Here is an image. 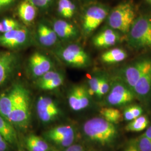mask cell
I'll return each mask as SVG.
<instances>
[{"label":"cell","mask_w":151,"mask_h":151,"mask_svg":"<svg viewBox=\"0 0 151 151\" xmlns=\"http://www.w3.org/2000/svg\"><path fill=\"white\" fill-rule=\"evenodd\" d=\"M82 130L87 140L103 147L113 146L119 137V131L116 125L103 117L88 119L83 124Z\"/></svg>","instance_id":"obj_1"},{"label":"cell","mask_w":151,"mask_h":151,"mask_svg":"<svg viewBox=\"0 0 151 151\" xmlns=\"http://www.w3.org/2000/svg\"><path fill=\"white\" fill-rule=\"evenodd\" d=\"M15 96L13 107L8 120L15 128L27 129L31 121V100L30 92L22 83L14 85Z\"/></svg>","instance_id":"obj_2"},{"label":"cell","mask_w":151,"mask_h":151,"mask_svg":"<svg viewBox=\"0 0 151 151\" xmlns=\"http://www.w3.org/2000/svg\"><path fill=\"white\" fill-rule=\"evenodd\" d=\"M127 43L135 50L151 49V19L146 15L135 18L128 32Z\"/></svg>","instance_id":"obj_3"},{"label":"cell","mask_w":151,"mask_h":151,"mask_svg":"<svg viewBox=\"0 0 151 151\" xmlns=\"http://www.w3.org/2000/svg\"><path fill=\"white\" fill-rule=\"evenodd\" d=\"M134 7L130 2H124L115 6L109 13V27L115 30L127 34L135 19Z\"/></svg>","instance_id":"obj_4"},{"label":"cell","mask_w":151,"mask_h":151,"mask_svg":"<svg viewBox=\"0 0 151 151\" xmlns=\"http://www.w3.org/2000/svg\"><path fill=\"white\" fill-rule=\"evenodd\" d=\"M135 98L133 91L118 76L111 82L110 88L106 95L105 103L107 106L122 107L128 105Z\"/></svg>","instance_id":"obj_5"},{"label":"cell","mask_w":151,"mask_h":151,"mask_svg":"<svg viewBox=\"0 0 151 151\" xmlns=\"http://www.w3.org/2000/svg\"><path fill=\"white\" fill-rule=\"evenodd\" d=\"M109 13L108 7L100 4L88 6L86 8L82 18V27L83 34L89 35L102 24Z\"/></svg>","instance_id":"obj_6"},{"label":"cell","mask_w":151,"mask_h":151,"mask_svg":"<svg viewBox=\"0 0 151 151\" xmlns=\"http://www.w3.org/2000/svg\"><path fill=\"white\" fill-rule=\"evenodd\" d=\"M56 53L67 65L76 68H85L91 63V59L85 50L76 44H71L59 49Z\"/></svg>","instance_id":"obj_7"},{"label":"cell","mask_w":151,"mask_h":151,"mask_svg":"<svg viewBox=\"0 0 151 151\" xmlns=\"http://www.w3.org/2000/svg\"><path fill=\"white\" fill-rule=\"evenodd\" d=\"M43 135L47 142L63 150L75 143L76 131L72 125H60L47 130Z\"/></svg>","instance_id":"obj_8"},{"label":"cell","mask_w":151,"mask_h":151,"mask_svg":"<svg viewBox=\"0 0 151 151\" xmlns=\"http://www.w3.org/2000/svg\"><path fill=\"white\" fill-rule=\"evenodd\" d=\"M133 91L135 97L146 107L151 103V58L145 57V64L140 77Z\"/></svg>","instance_id":"obj_9"},{"label":"cell","mask_w":151,"mask_h":151,"mask_svg":"<svg viewBox=\"0 0 151 151\" xmlns=\"http://www.w3.org/2000/svg\"><path fill=\"white\" fill-rule=\"evenodd\" d=\"M36 111L40 121L48 124L58 119L61 114V110L58 104L52 98L41 96L36 103Z\"/></svg>","instance_id":"obj_10"},{"label":"cell","mask_w":151,"mask_h":151,"mask_svg":"<svg viewBox=\"0 0 151 151\" xmlns=\"http://www.w3.org/2000/svg\"><path fill=\"white\" fill-rule=\"evenodd\" d=\"M30 34L24 27L0 34V45L7 48H19L25 46L29 42Z\"/></svg>","instance_id":"obj_11"},{"label":"cell","mask_w":151,"mask_h":151,"mask_svg":"<svg viewBox=\"0 0 151 151\" xmlns=\"http://www.w3.org/2000/svg\"><path fill=\"white\" fill-rule=\"evenodd\" d=\"M90 96L88 88L85 86L75 85L68 93L67 100L69 106L73 111H82L90 105Z\"/></svg>","instance_id":"obj_12"},{"label":"cell","mask_w":151,"mask_h":151,"mask_svg":"<svg viewBox=\"0 0 151 151\" xmlns=\"http://www.w3.org/2000/svg\"><path fill=\"white\" fill-rule=\"evenodd\" d=\"M28 70L30 75L37 79L53 67L52 60L45 54L36 52L30 57L28 60Z\"/></svg>","instance_id":"obj_13"},{"label":"cell","mask_w":151,"mask_h":151,"mask_svg":"<svg viewBox=\"0 0 151 151\" xmlns=\"http://www.w3.org/2000/svg\"><path fill=\"white\" fill-rule=\"evenodd\" d=\"M19 65V58L11 52H0V87L14 75Z\"/></svg>","instance_id":"obj_14"},{"label":"cell","mask_w":151,"mask_h":151,"mask_svg":"<svg viewBox=\"0 0 151 151\" xmlns=\"http://www.w3.org/2000/svg\"><path fill=\"white\" fill-rule=\"evenodd\" d=\"M145 60V57L135 60L124 67L120 71L119 77L132 91L141 75Z\"/></svg>","instance_id":"obj_15"},{"label":"cell","mask_w":151,"mask_h":151,"mask_svg":"<svg viewBox=\"0 0 151 151\" xmlns=\"http://www.w3.org/2000/svg\"><path fill=\"white\" fill-rule=\"evenodd\" d=\"M52 24V28L59 39L62 40L72 41L79 35L78 29L76 26L65 19H56Z\"/></svg>","instance_id":"obj_16"},{"label":"cell","mask_w":151,"mask_h":151,"mask_svg":"<svg viewBox=\"0 0 151 151\" xmlns=\"http://www.w3.org/2000/svg\"><path fill=\"white\" fill-rule=\"evenodd\" d=\"M36 38L39 44L46 48L54 46L59 40V38L52 27L44 22H40L37 25Z\"/></svg>","instance_id":"obj_17"},{"label":"cell","mask_w":151,"mask_h":151,"mask_svg":"<svg viewBox=\"0 0 151 151\" xmlns=\"http://www.w3.org/2000/svg\"><path fill=\"white\" fill-rule=\"evenodd\" d=\"M120 39L119 32L107 27L96 34L92 39L93 44L98 48H107L118 43Z\"/></svg>","instance_id":"obj_18"},{"label":"cell","mask_w":151,"mask_h":151,"mask_svg":"<svg viewBox=\"0 0 151 151\" xmlns=\"http://www.w3.org/2000/svg\"><path fill=\"white\" fill-rule=\"evenodd\" d=\"M38 8L30 0H22L17 7V14L22 22L29 24L37 17Z\"/></svg>","instance_id":"obj_19"},{"label":"cell","mask_w":151,"mask_h":151,"mask_svg":"<svg viewBox=\"0 0 151 151\" xmlns=\"http://www.w3.org/2000/svg\"><path fill=\"white\" fill-rule=\"evenodd\" d=\"M0 134L10 145H15L17 142V136L14 126L0 114Z\"/></svg>","instance_id":"obj_20"},{"label":"cell","mask_w":151,"mask_h":151,"mask_svg":"<svg viewBox=\"0 0 151 151\" xmlns=\"http://www.w3.org/2000/svg\"><path fill=\"white\" fill-rule=\"evenodd\" d=\"M25 146L27 151H52L47 140L35 134L26 137Z\"/></svg>","instance_id":"obj_21"},{"label":"cell","mask_w":151,"mask_h":151,"mask_svg":"<svg viewBox=\"0 0 151 151\" xmlns=\"http://www.w3.org/2000/svg\"><path fill=\"white\" fill-rule=\"evenodd\" d=\"M15 96L14 86L0 95V114L8 120L13 107Z\"/></svg>","instance_id":"obj_22"},{"label":"cell","mask_w":151,"mask_h":151,"mask_svg":"<svg viewBox=\"0 0 151 151\" xmlns=\"http://www.w3.org/2000/svg\"><path fill=\"white\" fill-rule=\"evenodd\" d=\"M57 11L61 18L70 19L75 15L77 7L72 0H58Z\"/></svg>","instance_id":"obj_23"},{"label":"cell","mask_w":151,"mask_h":151,"mask_svg":"<svg viewBox=\"0 0 151 151\" xmlns=\"http://www.w3.org/2000/svg\"><path fill=\"white\" fill-rule=\"evenodd\" d=\"M127 57V52L123 49L114 48L104 53L101 56V60L106 63H115L123 61Z\"/></svg>","instance_id":"obj_24"},{"label":"cell","mask_w":151,"mask_h":151,"mask_svg":"<svg viewBox=\"0 0 151 151\" xmlns=\"http://www.w3.org/2000/svg\"><path fill=\"white\" fill-rule=\"evenodd\" d=\"M100 113L104 119L114 124L119 123L123 120V115L116 108L106 106L100 110Z\"/></svg>","instance_id":"obj_25"},{"label":"cell","mask_w":151,"mask_h":151,"mask_svg":"<svg viewBox=\"0 0 151 151\" xmlns=\"http://www.w3.org/2000/svg\"><path fill=\"white\" fill-rule=\"evenodd\" d=\"M149 124L150 121L148 116L145 115H142L129 122L125 126V129L128 132H139L147 129Z\"/></svg>","instance_id":"obj_26"},{"label":"cell","mask_w":151,"mask_h":151,"mask_svg":"<svg viewBox=\"0 0 151 151\" xmlns=\"http://www.w3.org/2000/svg\"><path fill=\"white\" fill-rule=\"evenodd\" d=\"M143 109L138 105H129L124 108L123 112V119L127 122H130L142 115Z\"/></svg>","instance_id":"obj_27"},{"label":"cell","mask_w":151,"mask_h":151,"mask_svg":"<svg viewBox=\"0 0 151 151\" xmlns=\"http://www.w3.org/2000/svg\"><path fill=\"white\" fill-rule=\"evenodd\" d=\"M22 27L15 19L6 17L0 20V34Z\"/></svg>","instance_id":"obj_28"},{"label":"cell","mask_w":151,"mask_h":151,"mask_svg":"<svg viewBox=\"0 0 151 151\" xmlns=\"http://www.w3.org/2000/svg\"><path fill=\"white\" fill-rule=\"evenodd\" d=\"M129 143L135 146L140 151H151V140L143 135L130 140Z\"/></svg>","instance_id":"obj_29"},{"label":"cell","mask_w":151,"mask_h":151,"mask_svg":"<svg viewBox=\"0 0 151 151\" xmlns=\"http://www.w3.org/2000/svg\"><path fill=\"white\" fill-rule=\"evenodd\" d=\"M64 80H65L64 76L62 74H61L60 75L52 79L50 81H47L45 83L39 85L37 87L39 88L42 90H45V91L53 90L60 86L63 83Z\"/></svg>","instance_id":"obj_30"},{"label":"cell","mask_w":151,"mask_h":151,"mask_svg":"<svg viewBox=\"0 0 151 151\" xmlns=\"http://www.w3.org/2000/svg\"><path fill=\"white\" fill-rule=\"evenodd\" d=\"M110 84H111V81H110L109 80L106 76H101L99 90L96 96L98 97L99 99H101L104 96H106L108 92L109 91V90L110 88Z\"/></svg>","instance_id":"obj_31"},{"label":"cell","mask_w":151,"mask_h":151,"mask_svg":"<svg viewBox=\"0 0 151 151\" xmlns=\"http://www.w3.org/2000/svg\"><path fill=\"white\" fill-rule=\"evenodd\" d=\"M100 77L101 75L93 76L90 77L88 80V88H87L88 93L91 96L93 95H96L97 94L100 80Z\"/></svg>","instance_id":"obj_32"},{"label":"cell","mask_w":151,"mask_h":151,"mask_svg":"<svg viewBox=\"0 0 151 151\" xmlns=\"http://www.w3.org/2000/svg\"><path fill=\"white\" fill-rule=\"evenodd\" d=\"M38 9L47 10L53 5L55 0H30Z\"/></svg>","instance_id":"obj_33"},{"label":"cell","mask_w":151,"mask_h":151,"mask_svg":"<svg viewBox=\"0 0 151 151\" xmlns=\"http://www.w3.org/2000/svg\"><path fill=\"white\" fill-rule=\"evenodd\" d=\"M17 0H0V13L10 9Z\"/></svg>","instance_id":"obj_34"},{"label":"cell","mask_w":151,"mask_h":151,"mask_svg":"<svg viewBox=\"0 0 151 151\" xmlns=\"http://www.w3.org/2000/svg\"><path fill=\"white\" fill-rule=\"evenodd\" d=\"M63 151H86L85 147L81 144L73 143L63 150Z\"/></svg>","instance_id":"obj_35"},{"label":"cell","mask_w":151,"mask_h":151,"mask_svg":"<svg viewBox=\"0 0 151 151\" xmlns=\"http://www.w3.org/2000/svg\"><path fill=\"white\" fill-rule=\"evenodd\" d=\"M10 144L5 138L0 134V151H7L10 147Z\"/></svg>","instance_id":"obj_36"},{"label":"cell","mask_w":151,"mask_h":151,"mask_svg":"<svg viewBox=\"0 0 151 151\" xmlns=\"http://www.w3.org/2000/svg\"><path fill=\"white\" fill-rule=\"evenodd\" d=\"M142 135L146 137L151 140V125L147 128L146 131Z\"/></svg>","instance_id":"obj_37"},{"label":"cell","mask_w":151,"mask_h":151,"mask_svg":"<svg viewBox=\"0 0 151 151\" xmlns=\"http://www.w3.org/2000/svg\"><path fill=\"white\" fill-rule=\"evenodd\" d=\"M122 151H139L137 148H136L135 146L130 143H128V145L124 148V150Z\"/></svg>","instance_id":"obj_38"},{"label":"cell","mask_w":151,"mask_h":151,"mask_svg":"<svg viewBox=\"0 0 151 151\" xmlns=\"http://www.w3.org/2000/svg\"><path fill=\"white\" fill-rule=\"evenodd\" d=\"M18 151H26V150H25V149H24L22 146H19Z\"/></svg>","instance_id":"obj_39"},{"label":"cell","mask_w":151,"mask_h":151,"mask_svg":"<svg viewBox=\"0 0 151 151\" xmlns=\"http://www.w3.org/2000/svg\"><path fill=\"white\" fill-rule=\"evenodd\" d=\"M146 2L151 6V0H145Z\"/></svg>","instance_id":"obj_40"},{"label":"cell","mask_w":151,"mask_h":151,"mask_svg":"<svg viewBox=\"0 0 151 151\" xmlns=\"http://www.w3.org/2000/svg\"><path fill=\"white\" fill-rule=\"evenodd\" d=\"M52 151H60L59 150H57L56 149H52Z\"/></svg>","instance_id":"obj_41"},{"label":"cell","mask_w":151,"mask_h":151,"mask_svg":"<svg viewBox=\"0 0 151 151\" xmlns=\"http://www.w3.org/2000/svg\"><path fill=\"white\" fill-rule=\"evenodd\" d=\"M79 1H80L81 2H85V1H86L87 0H79Z\"/></svg>","instance_id":"obj_42"}]
</instances>
